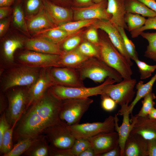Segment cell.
<instances>
[{"instance_id": "6da1fadb", "label": "cell", "mask_w": 156, "mask_h": 156, "mask_svg": "<svg viewBox=\"0 0 156 156\" xmlns=\"http://www.w3.org/2000/svg\"><path fill=\"white\" fill-rule=\"evenodd\" d=\"M62 101L54 96L49 89L43 96L27 109L16 123L13 141L42 134L47 128L60 121Z\"/></svg>"}, {"instance_id": "7a4b0ae2", "label": "cell", "mask_w": 156, "mask_h": 156, "mask_svg": "<svg viewBox=\"0 0 156 156\" xmlns=\"http://www.w3.org/2000/svg\"><path fill=\"white\" fill-rule=\"evenodd\" d=\"M102 31L98 47L100 59L117 71L123 79L132 78L131 66L127 59L113 45L107 34Z\"/></svg>"}, {"instance_id": "3957f363", "label": "cell", "mask_w": 156, "mask_h": 156, "mask_svg": "<svg viewBox=\"0 0 156 156\" xmlns=\"http://www.w3.org/2000/svg\"><path fill=\"white\" fill-rule=\"evenodd\" d=\"M81 79L89 78L95 82L101 83L107 77L118 83L122 80L121 75L104 62L96 57H90L77 69Z\"/></svg>"}, {"instance_id": "277c9868", "label": "cell", "mask_w": 156, "mask_h": 156, "mask_svg": "<svg viewBox=\"0 0 156 156\" xmlns=\"http://www.w3.org/2000/svg\"><path fill=\"white\" fill-rule=\"evenodd\" d=\"M116 82L110 77L107 78L101 85L92 87L85 86L79 87H68L58 85L51 86L49 90L55 98L61 101L71 99H81L101 95L106 86Z\"/></svg>"}, {"instance_id": "5b68a950", "label": "cell", "mask_w": 156, "mask_h": 156, "mask_svg": "<svg viewBox=\"0 0 156 156\" xmlns=\"http://www.w3.org/2000/svg\"><path fill=\"white\" fill-rule=\"evenodd\" d=\"M41 69L24 65L12 68L3 79L2 91L5 92L15 87L30 86L38 77Z\"/></svg>"}, {"instance_id": "8992f818", "label": "cell", "mask_w": 156, "mask_h": 156, "mask_svg": "<svg viewBox=\"0 0 156 156\" xmlns=\"http://www.w3.org/2000/svg\"><path fill=\"white\" fill-rule=\"evenodd\" d=\"M93 101L89 98L62 101L59 115L60 120L68 125L79 124Z\"/></svg>"}, {"instance_id": "52a82bcc", "label": "cell", "mask_w": 156, "mask_h": 156, "mask_svg": "<svg viewBox=\"0 0 156 156\" xmlns=\"http://www.w3.org/2000/svg\"><path fill=\"white\" fill-rule=\"evenodd\" d=\"M6 92L8 104L5 114L11 127L17 123L26 109L28 103L27 88L9 89Z\"/></svg>"}, {"instance_id": "ba28073f", "label": "cell", "mask_w": 156, "mask_h": 156, "mask_svg": "<svg viewBox=\"0 0 156 156\" xmlns=\"http://www.w3.org/2000/svg\"><path fill=\"white\" fill-rule=\"evenodd\" d=\"M67 125L61 120L46 128L42 134L50 148L56 150L70 149L76 138L71 133Z\"/></svg>"}, {"instance_id": "9c48e42d", "label": "cell", "mask_w": 156, "mask_h": 156, "mask_svg": "<svg viewBox=\"0 0 156 156\" xmlns=\"http://www.w3.org/2000/svg\"><path fill=\"white\" fill-rule=\"evenodd\" d=\"M114 116L112 115L103 122L67 125L68 130L76 139H87L100 133L114 131Z\"/></svg>"}, {"instance_id": "30bf717a", "label": "cell", "mask_w": 156, "mask_h": 156, "mask_svg": "<svg viewBox=\"0 0 156 156\" xmlns=\"http://www.w3.org/2000/svg\"><path fill=\"white\" fill-rule=\"evenodd\" d=\"M136 83L135 79H123L116 84L106 86L103 90L102 94L109 96L120 106L129 105L132 101L135 94L134 88Z\"/></svg>"}, {"instance_id": "8fae6325", "label": "cell", "mask_w": 156, "mask_h": 156, "mask_svg": "<svg viewBox=\"0 0 156 156\" xmlns=\"http://www.w3.org/2000/svg\"><path fill=\"white\" fill-rule=\"evenodd\" d=\"M61 55L46 54L28 50L21 53L18 60L23 65L39 68L60 67Z\"/></svg>"}, {"instance_id": "7c38bea8", "label": "cell", "mask_w": 156, "mask_h": 156, "mask_svg": "<svg viewBox=\"0 0 156 156\" xmlns=\"http://www.w3.org/2000/svg\"><path fill=\"white\" fill-rule=\"evenodd\" d=\"M50 73L55 85L71 87L85 86L77 69L67 67H51Z\"/></svg>"}, {"instance_id": "4fadbf2b", "label": "cell", "mask_w": 156, "mask_h": 156, "mask_svg": "<svg viewBox=\"0 0 156 156\" xmlns=\"http://www.w3.org/2000/svg\"><path fill=\"white\" fill-rule=\"evenodd\" d=\"M107 0H104L97 3L84 7H71L75 21L91 19L109 20L111 15L107 12Z\"/></svg>"}, {"instance_id": "5bb4252c", "label": "cell", "mask_w": 156, "mask_h": 156, "mask_svg": "<svg viewBox=\"0 0 156 156\" xmlns=\"http://www.w3.org/2000/svg\"><path fill=\"white\" fill-rule=\"evenodd\" d=\"M54 85L50 73L49 68H41L37 80L27 88L28 103L26 110L41 98L51 86Z\"/></svg>"}, {"instance_id": "9a60e30c", "label": "cell", "mask_w": 156, "mask_h": 156, "mask_svg": "<svg viewBox=\"0 0 156 156\" xmlns=\"http://www.w3.org/2000/svg\"><path fill=\"white\" fill-rule=\"evenodd\" d=\"M92 25L97 29L103 30L107 34L113 45L132 66L133 63L126 49L123 39L117 27L109 20L102 19L98 20Z\"/></svg>"}, {"instance_id": "2e32d148", "label": "cell", "mask_w": 156, "mask_h": 156, "mask_svg": "<svg viewBox=\"0 0 156 156\" xmlns=\"http://www.w3.org/2000/svg\"><path fill=\"white\" fill-rule=\"evenodd\" d=\"M88 140L96 156H100L119 145L118 134L116 131L100 133Z\"/></svg>"}, {"instance_id": "e0dca14e", "label": "cell", "mask_w": 156, "mask_h": 156, "mask_svg": "<svg viewBox=\"0 0 156 156\" xmlns=\"http://www.w3.org/2000/svg\"><path fill=\"white\" fill-rule=\"evenodd\" d=\"M130 121L132 125L131 133L139 134L147 140L156 139V119L150 118L148 116L132 115Z\"/></svg>"}, {"instance_id": "ac0fdd59", "label": "cell", "mask_w": 156, "mask_h": 156, "mask_svg": "<svg viewBox=\"0 0 156 156\" xmlns=\"http://www.w3.org/2000/svg\"><path fill=\"white\" fill-rule=\"evenodd\" d=\"M121 109L118 111V114L123 116L122 122L120 126L118 125L119 119L118 115L114 116L115 130L117 132L118 136L119 145L120 149V156H124V151L126 141L130 134L132 129L129 115V105H125L121 106Z\"/></svg>"}, {"instance_id": "d6986e66", "label": "cell", "mask_w": 156, "mask_h": 156, "mask_svg": "<svg viewBox=\"0 0 156 156\" xmlns=\"http://www.w3.org/2000/svg\"><path fill=\"white\" fill-rule=\"evenodd\" d=\"M44 9L48 16L56 26L71 21L73 19L72 9L58 5L48 0H44Z\"/></svg>"}, {"instance_id": "ffe728a7", "label": "cell", "mask_w": 156, "mask_h": 156, "mask_svg": "<svg viewBox=\"0 0 156 156\" xmlns=\"http://www.w3.org/2000/svg\"><path fill=\"white\" fill-rule=\"evenodd\" d=\"M25 47L27 50L44 53L62 55L65 53L59 45L39 37L27 39Z\"/></svg>"}, {"instance_id": "44dd1931", "label": "cell", "mask_w": 156, "mask_h": 156, "mask_svg": "<svg viewBox=\"0 0 156 156\" xmlns=\"http://www.w3.org/2000/svg\"><path fill=\"white\" fill-rule=\"evenodd\" d=\"M148 140L137 133H130L125 142L124 156H147Z\"/></svg>"}, {"instance_id": "7402d4cb", "label": "cell", "mask_w": 156, "mask_h": 156, "mask_svg": "<svg viewBox=\"0 0 156 156\" xmlns=\"http://www.w3.org/2000/svg\"><path fill=\"white\" fill-rule=\"evenodd\" d=\"M26 20L30 34H32L34 35L56 27L47 13L44 7L36 14Z\"/></svg>"}, {"instance_id": "603a6c76", "label": "cell", "mask_w": 156, "mask_h": 156, "mask_svg": "<svg viewBox=\"0 0 156 156\" xmlns=\"http://www.w3.org/2000/svg\"><path fill=\"white\" fill-rule=\"evenodd\" d=\"M107 11L112 17L109 20L116 27H120L128 30L124 21L126 11L124 0H107Z\"/></svg>"}, {"instance_id": "cb8c5ba5", "label": "cell", "mask_w": 156, "mask_h": 156, "mask_svg": "<svg viewBox=\"0 0 156 156\" xmlns=\"http://www.w3.org/2000/svg\"><path fill=\"white\" fill-rule=\"evenodd\" d=\"M26 39L22 37H13L3 41L1 47V55L5 62L10 64L14 62V54L18 49L25 46Z\"/></svg>"}, {"instance_id": "d4e9b609", "label": "cell", "mask_w": 156, "mask_h": 156, "mask_svg": "<svg viewBox=\"0 0 156 156\" xmlns=\"http://www.w3.org/2000/svg\"><path fill=\"white\" fill-rule=\"evenodd\" d=\"M89 58L81 53L77 48L65 52L63 55H61L58 64L61 67L77 69Z\"/></svg>"}, {"instance_id": "484cf974", "label": "cell", "mask_w": 156, "mask_h": 156, "mask_svg": "<svg viewBox=\"0 0 156 156\" xmlns=\"http://www.w3.org/2000/svg\"><path fill=\"white\" fill-rule=\"evenodd\" d=\"M12 21L14 27L28 37H30L21 0H16L13 4Z\"/></svg>"}, {"instance_id": "4316f807", "label": "cell", "mask_w": 156, "mask_h": 156, "mask_svg": "<svg viewBox=\"0 0 156 156\" xmlns=\"http://www.w3.org/2000/svg\"><path fill=\"white\" fill-rule=\"evenodd\" d=\"M73 34L55 27L34 34L33 37L42 38L60 46L68 37Z\"/></svg>"}, {"instance_id": "83f0119b", "label": "cell", "mask_w": 156, "mask_h": 156, "mask_svg": "<svg viewBox=\"0 0 156 156\" xmlns=\"http://www.w3.org/2000/svg\"><path fill=\"white\" fill-rule=\"evenodd\" d=\"M126 13L141 14L150 18L156 16V13L138 0H124Z\"/></svg>"}, {"instance_id": "f1b7e54d", "label": "cell", "mask_w": 156, "mask_h": 156, "mask_svg": "<svg viewBox=\"0 0 156 156\" xmlns=\"http://www.w3.org/2000/svg\"><path fill=\"white\" fill-rule=\"evenodd\" d=\"M43 136L42 134L36 137H28L20 140L14 146L10 151L3 156H19L23 155Z\"/></svg>"}, {"instance_id": "f546056e", "label": "cell", "mask_w": 156, "mask_h": 156, "mask_svg": "<svg viewBox=\"0 0 156 156\" xmlns=\"http://www.w3.org/2000/svg\"><path fill=\"white\" fill-rule=\"evenodd\" d=\"M156 81V73L147 83H144L142 81L136 83L135 87L137 90L136 95L133 100L129 105V112L132 113L133 110L136 104L141 99L143 98L147 93L152 90L153 86Z\"/></svg>"}, {"instance_id": "4dcf8cb0", "label": "cell", "mask_w": 156, "mask_h": 156, "mask_svg": "<svg viewBox=\"0 0 156 156\" xmlns=\"http://www.w3.org/2000/svg\"><path fill=\"white\" fill-rule=\"evenodd\" d=\"M50 148L43 135L23 154L26 156H50Z\"/></svg>"}, {"instance_id": "1f68e13d", "label": "cell", "mask_w": 156, "mask_h": 156, "mask_svg": "<svg viewBox=\"0 0 156 156\" xmlns=\"http://www.w3.org/2000/svg\"><path fill=\"white\" fill-rule=\"evenodd\" d=\"M98 19L80 20L75 21H70L55 27L64 30L71 34H75L82 28L92 25Z\"/></svg>"}, {"instance_id": "d6a6232c", "label": "cell", "mask_w": 156, "mask_h": 156, "mask_svg": "<svg viewBox=\"0 0 156 156\" xmlns=\"http://www.w3.org/2000/svg\"><path fill=\"white\" fill-rule=\"evenodd\" d=\"M26 20L38 14L44 7V0H21Z\"/></svg>"}, {"instance_id": "836d02e7", "label": "cell", "mask_w": 156, "mask_h": 156, "mask_svg": "<svg viewBox=\"0 0 156 156\" xmlns=\"http://www.w3.org/2000/svg\"><path fill=\"white\" fill-rule=\"evenodd\" d=\"M148 42L144 56L156 62V32H142L140 34Z\"/></svg>"}, {"instance_id": "e575fe53", "label": "cell", "mask_w": 156, "mask_h": 156, "mask_svg": "<svg viewBox=\"0 0 156 156\" xmlns=\"http://www.w3.org/2000/svg\"><path fill=\"white\" fill-rule=\"evenodd\" d=\"M17 123L8 129L4 133L0 142V155L3 156L9 152L13 147V134L14 128Z\"/></svg>"}, {"instance_id": "d590c367", "label": "cell", "mask_w": 156, "mask_h": 156, "mask_svg": "<svg viewBox=\"0 0 156 156\" xmlns=\"http://www.w3.org/2000/svg\"><path fill=\"white\" fill-rule=\"evenodd\" d=\"M146 19L139 14L129 13H126L124 16V21L129 32L139 29L144 25Z\"/></svg>"}, {"instance_id": "8d00e7d4", "label": "cell", "mask_w": 156, "mask_h": 156, "mask_svg": "<svg viewBox=\"0 0 156 156\" xmlns=\"http://www.w3.org/2000/svg\"><path fill=\"white\" fill-rule=\"evenodd\" d=\"M143 98L144 99L142 101V107L138 113L135 115L137 116H147L154 108L155 103L153 100L156 98V96L152 92V90L146 94Z\"/></svg>"}, {"instance_id": "74e56055", "label": "cell", "mask_w": 156, "mask_h": 156, "mask_svg": "<svg viewBox=\"0 0 156 156\" xmlns=\"http://www.w3.org/2000/svg\"><path fill=\"white\" fill-rule=\"evenodd\" d=\"M83 41L82 36L77 32L68 37L60 47L63 51L66 52L77 48Z\"/></svg>"}, {"instance_id": "f35d334b", "label": "cell", "mask_w": 156, "mask_h": 156, "mask_svg": "<svg viewBox=\"0 0 156 156\" xmlns=\"http://www.w3.org/2000/svg\"><path fill=\"white\" fill-rule=\"evenodd\" d=\"M81 53L89 57L100 59L98 47L86 40L82 42L77 48Z\"/></svg>"}, {"instance_id": "ab89813d", "label": "cell", "mask_w": 156, "mask_h": 156, "mask_svg": "<svg viewBox=\"0 0 156 156\" xmlns=\"http://www.w3.org/2000/svg\"><path fill=\"white\" fill-rule=\"evenodd\" d=\"M123 40L126 49L131 59L135 61L138 59V54L135 50V45L133 42L129 39L125 31V29L120 27H116Z\"/></svg>"}, {"instance_id": "60d3db41", "label": "cell", "mask_w": 156, "mask_h": 156, "mask_svg": "<svg viewBox=\"0 0 156 156\" xmlns=\"http://www.w3.org/2000/svg\"><path fill=\"white\" fill-rule=\"evenodd\" d=\"M138 68L141 79L148 78L156 69V65H150L138 59L135 61Z\"/></svg>"}, {"instance_id": "b9f144b4", "label": "cell", "mask_w": 156, "mask_h": 156, "mask_svg": "<svg viewBox=\"0 0 156 156\" xmlns=\"http://www.w3.org/2000/svg\"><path fill=\"white\" fill-rule=\"evenodd\" d=\"M90 146L91 144L88 139L76 138L70 150L73 156H79L81 152Z\"/></svg>"}, {"instance_id": "7bdbcfd3", "label": "cell", "mask_w": 156, "mask_h": 156, "mask_svg": "<svg viewBox=\"0 0 156 156\" xmlns=\"http://www.w3.org/2000/svg\"><path fill=\"white\" fill-rule=\"evenodd\" d=\"M156 30V16L148 18L144 25L140 28L130 32L132 38L138 37L144 31L148 29Z\"/></svg>"}, {"instance_id": "ee69618b", "label": "cell", "mask_w": 156, "mask_h": 156, "mask_svg": "<svg viewBox=\"0 0 156 156\" xmlns=\"http://www.w3.org/2000/svg\"><path fill=\"white\" fill-rule=\"evenodd\" d=\"M86 31L85 37L86 40L90 42L95 46L98 47L99 44L100 39L97 29L95 27L92 25Z\"/></svg>"}, {"instance_id": "f6af8a7d", "label": "cell", "mask_w": 156, "mask_h": 156, "mask_svg": "<svg viewBox=\"0 0 156 156\" xmlns=\"http://www.w3.org/2000/svg\"><path fill=\"white\" fill-rule=\"evenodd\" d=\"M101 107L105 110L108 112H111L116 108L117 103L111 98L109 96L102 94L101 95Z\"/></svg>"}, {"instance_id": "bcb514c9", "label": "cell", "mask_w": 156, "mask_h": 156, "mask_svg": "<svg viewBox=\"0 0 156 156\" xmlns=\"http://www.w3.org/2000/svg\"><path fill=\"white\" fill-rule=\"evenodd\" d=\"M10 127L6 118L5 111L1 114L0 118V142L5 132Z\"/></svg>"}, {"instance_id": "7dc6e473", "label": "cell", "mask_w": 156, "mask_h": 156, "mask_svg": "<svg viewBox=\"0 0 156 156\" xmlns=\"http://www.w3.org/2000/svg\"><path fill=\"white\" fill-rule=\"evenodd\" d=\"M11 16L0 20V36L2 37L5 34L10 26L12 20Z\"/></svg>"}, {"instance_id": "c3c4849f", "label": "cell", "mask_w": 156, "mask_h": 156, "mask_svg": "<svg viewBox=\"0 0 156 156\" xmlns=\"http://www.w3.org/2000/svg\"><path fill=\"white\" fill-rule=\"evenodd\" d=\"M50 148V156H73L70 149L56 150Z\"/></svg>"}, {"instance_id": "681fc988", "label": "cell", "mask_w": 156, "mask_h": 156, "mask_svg": "<svg viewBox=\"0 0 156 156\" xmlns=\"http://www.w3.org/2000/svg\"><path fill=\"white\" fill-rule=\"evenodd\" d=\"M94 3L93 0H72L71 7H84L91 5Z\"/></svg>"}, {"instance_id": "f907efd6", "label": "cell", "mask_w": 156, "mask_h": 156, "mask_svg": "<svg viewBox=\"0 0 156 156\" xmlns=\"http://www.w3.org/2000/svg\"><path fill=\"white\" fill-rule=\"evenodd\" d=\"M148 156H156V139L148 140Z\"/></svg>"}, {"instance_id": "816d5d0a", "label": "cell", "mask_w": 156, "mask_h": 156, "mask_svg": "<svg viewBox=\"0 0 156 156\" xmlns=\"http://www.w3.org/2000/svg\"><path fill=\"white\" fill-rule=\"evenodd\" d=\"M12 12V8L11 6L0 7V20L10 16Z\"/></svg>"}, {"instance_id": "f5cc1de1", "label": "cell", "mask_w": 156, "mask_h": 156, "mask_svg": "<svg viewBox=\"0 0 156 156\" xmlns=\"http://www.w3.org/2000/svg\"><path fill=\"white\" fill-rule=\"evenodd\" d=\"M48 0L58 5L66 8H69L70 5L71 6L72 1V0Z\"/></svg>"}, {"instance_id": "db71d44e", "label": "cell", "mask_w": 156, "mask_h": 156, "mask_svg": "<svg viewBox=\"0 0 156 156\" xmlns=\"http://www.w3.org/2000/svg\"><path fill=\"white\" fill-rule=\"evenodd\" d=\"M100 156H120V149L119 145L111 150L103 153Z\"/></svg>"}, {"instance_id": "11a10c76", "label": "cell", "mask_w": 156, "mask_h": 156, "mask_svg": "<svg viewBox=\"0 0 156 156\" xmlns=\"http://www.w3.org/2000/svg\"><path fill=\"white\" fill-rule=\"evenodd\" d=\"M146 5L149 8L156 13V1L155 0H138Z\"/></svg>"}, {"instance_id": "9f6ffc18", "label": "cell", "mask_w": 156, "mask_h": 156, "mask_svg": "<svg viewBox=\"0 0 156 156\" xmlns=\"http://www.w3.org/2000/svg\"><path fill=\"white\" fill-rule=\"evenodd\" d=\"M7 106L6 105L5 99L2 94H0V114H1L6 110Z\"/></svg>"}, {"instance_id": "6f0895ef", "label": "cell", "mask_w": 156, "mask_h": 156, "mask_svg": "<svg viewBox=\"0 0 156 156\" xmlns=\"http://www.w3.org/2000/svg\"><path fill=\"white\" fill-rule=\"evenodd\" d=\"M79 156H96L93 149L90 146L81 152Z\"/></svg>"}, {"instance_id": "680465c9", "label": "cell", "mask_w": 156, "mask_h": 156, "mask_svg": "<svg viewBox=\"0 0 156 156\" xmlns=\"http://www.w3.org/2000/svg\"><path fill=\"white\" fill-rule=\"evenodd\" d=\"M16 0H0V7L11 6Z\"/></svg>"}, {"instance_id": "91938a15", "label": "cell", "mask_w": 156, "mask_h": 156, "mask_svg": "<svg viewBox=\"0 0 156 156\" xmlns=\"http://www.w3.org/2000/svg\"><path fill=\"white\" fill-rule=\"evenodd\" d=\"M148 116L150 118L156 119V109L154 108L150 112Z\"/></svg>"}, {"instance_id": "94428289", "label": "cell", "mask_w": 156, "mask_h": 156, "mask_svg": "<svg viewBox=\"0 0 156 156\" xmlns=\"http://www.w3.org/2000/svg\"><path fill=\"white\" fill-rule=\"evenodd\" d=\"M104 0H93L94 3H99Z\"/></svg>"}, {"instance_id": "6125c7cd", "label": "cell", "mask_w": 156, "mask_h": 156, "mask_svg": "<svg viewBox=\"0 0 156 156\" xmlns=\"http://www.w3.org/2000/svg\"><path fill=\"white\" fill-rule=\"evenodd\" d=\"M156 1V0H155Z\"/></svg>"}]
</instances>
